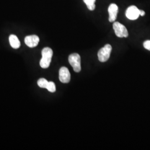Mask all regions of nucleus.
<instances>
[{
	"label": "nucleus",
	"instance_id": "obj_6",
	"mask_svg": "<svg viewBox=\"0 0 150 150\" xmlns=\"http://www.w3.org/2000/svg\"><path fill=\"white\" fill-rule=\"evenodd\" d=\"M59 79L62 83H69L71 79V75L69 69L65 67H62L59 71Z\"/></svg>",
	"mask_w": 150,
	"mask_h": 150
},
{
	"label": "nucleus",
	"instance_id": "obj_13",
	"mask_svg": "<svg viewBox=\"0 0 150 150\" xmlns=\"http://www.w3.org/2000/svg\"><path fill=\"white\" fill-rule=\"evenodd\" d=\"M144 47L146 50L150 51V40H147L145 41L144 43Z\"/></svg>",
	"mask_w": 150,
	"mask_h": 150
},
{
	"label": "nucleus",
	"instance_id": "obj_8",
	"mask_svg": "<svg viewBox=\"0 0 150 150\" xmlns=\"http://www.w3.org/2000/svg\"><path fill=\"white\" fill-rule=\"evenodd\" d=\"M40 41V38L36 35L27 36L25 38V42L27 46L33 48L38 46Z\"/></svg>",
	"mask_w": 150,
	"mask_h": 150
},
{
	"label": "nucleus",
	"instance_id": "obj_10",
	"mask_svg": "<svg viewBox=\"0 0 150 150\" xmlns=\"http://www.w3.org/2000/svg\"><path fill=\"white\" fill-rule=\"evenodd\" d=\"M87 5L88 9L90 11H93L95 8V1L96 0H83Z\"/></svg>",
	"mask_w": 150,
	"mask_h": 150
},
{
	"label": "nucleus",
	"instance_id": "obj_4",
	"mask_svg": "<svg viewBox=\"0 0 150 150\" xmlns=\"http://www.w3.org/2000/svg\"><path fill=\"white\" fill-rule=\"evenodd\" d=\"M69 62L73 67L74 71L79 72L81 70V57L78 54H72L69 57Z\"/></svg>",
	"mask_w": 150,
	"mask_h": 150
},
{
	"label": "nucleus",
	"instance_id": "obj_5",
	"mask_svg": "<svg viewBox=\"0 0 150 150\" xmlns=\"http://www.w3.org/2000/svg\"><path fill=\"white\" fill-rule=\"evenodd\" d=\"M126 16L131 20H135L139 17V10L136 6H131L126 11Z\"/></svg>",
	"mask_w": 150,
	"mask_h": 150
},
{
	"label": "nucleus",
	"instance_id": "obj_11",
	"mask_svg": "<svg viewBox=\"0 0 150 150\" xmlns=\"http://www.w3.org/2000/svg\"><path fill=\"white\" fill-rule=\"evenodd\" d=\"M48 81L43 78H41V79H39L38 81V85L41 88H46L47 85H48Z\"/></svg>",
	"mask_w": 150,
	"mask_h": 150
},
{
	"label": "nucleus",
	"instance_id": "obj_2",
	"mask_svg": "<svg viewBox=\"0 0 150 150\" xmlns=\"http://www.w3.org/2000/svg\"><path fill=\"white\" fill-rule=\"evenodd\" d=\"M112 51V47L110 45L107 44L103 47L101 48L98 52V57L100 62H105L109 59L111 52Z\"/></svg>",
	"mask_w": 150,
	"mask_h": 150
},
{
	"label": "nucleus",
	"instance_id": "obj_1",
	"mask_svg": "<svg viewBox=\"0 0 150 150\" xmlns=\"http://www.w3.org/2000/svg\"><path fill=\"white\" fill-rule=\"evenodd\" d=\"M42 59L40 60V66L43 69H47L50 65L53 56V51L50 47H45L42 51Z\"/></svg>",
	"mask_w": 150,
	"mask_h": 150
},
{
	"label": "nucleus",
	"instance_id": "obj_3",
	"mask_svg": "<svg viewBox=\"0 0 150 150\" xmlns=\"http://www.w3.org/2000/svg\"><path fill=\"white\" fill-rule=\"evenodd\" d=\"M113 28L116 35L118 38H127L129 33L127 28L118 22H115L113 24Z\"/></svg>",
	"mask_w": 150,
	"mask_h": 150
},
{
	"label": "nucleus",
	"instance_id": "obj_9",
	"mask_svg": "<svg viewBox=\"0 0 150 150\" xmlns=\"http://www.w3.org/2000/svg\"><path fill=\"white\" fill-rule=\"evenodd\" d=\"M9 42L12 48L17 49L20 47V42L18 38L15 35H11L10 36Z\"/></svg>",
	"mask_w": 150,
	"mask_h": 150
},
{
	"label": "nucleus",
	"instance_id": "obj_7",
	"mask_svg": "<svg viewBox=\"0 0 150 150\" xmlns=\"http://www.w3.org/2000/svg\"><path fill=\"white\" fill-rule=\"evenodd\" d=\"M109 13V21L110 22H114L117 18V13H118V8L117 5L115 4H111L108 9Z\"/></svg>",
	"mask_w": 150,
	"mask_h": 150
},
{
	"label": "nucleus",
	"instance_id": "obj_12",
	"mask_svg": "<svg viewBox=\"0 0 150 150\" xmlns=\"http://www.w3.org/2000/svg\"><path fill=\"white\" fill-rule=\"evenodd\" d=\"M50 92H54L56 91V86L53 82H48V85L46 88Z\"/></svg>",
	"mask_w": 150,
	"mask_h": 150
},
{
	"label": "nucleus",
	"instance_id": "obj_14",
	"mask_svg": "<svg viewBox=\"0 0 150 150\" xmlns=\"http://www.w3.org/2000/svg\"><path fill=\"white\" fill-rule=\"evenodd\" d=\"M145 12L143 10H139V15L141 16H145Z\"/></svg>",
	"mask_w": 150,
	"mask_h": 150
}]
</instances>
